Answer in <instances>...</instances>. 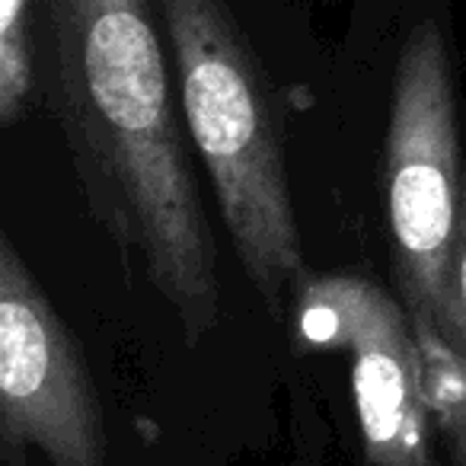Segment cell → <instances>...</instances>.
<instances>
[{
  "label": "cell",
  "instance_id": "cell-1",
  "mask_svg": "<svg viewBox=\"0 0 466 466\" xmlns=\"http://www.w3.org/2000/svg\"><path fill=\"white\" fill-rule=\"evenodd\" d=\"M157 14V0H35L39 80L99 227L198 342L218 323V249Z\"/></svg>",
  "mask_w": 466,
  "mask_h": 466
},
{
  "label": "cell",
  "instance_id": "cell-2",
  "mask_svg": "<svg viewBox=\"0 0 466 466\" xmlns=\"http://www.w3.org/2000/svg\"><path fill=\"white\" fill-rule=\"evenodd\" d=\"M173 48L182 116L214 182L220 214L272 317L304 288L285 144L266 80L224 0H157Z\"/></svg>",
  "mask_w": 466,
  "mask_h": 466
},
{
  "label": "cell",
  "instance_id": "cell-3",
  "mask_svg": "<svg viewBox=\"0 0 466 466\" xmlns=\"http://www.w3.org/2000/svg\"><path fill=\"white\" fill-rule=\"evenodd\" d=\"M383 186L393 268L425 361L428 406L434 402L453 431L466 412V361L453 300L463 179L451 65L434 23L415 26L396 61Z\"/></svg>",
  "mask_w": 466,
  "mask_h": 466
},
{
  "label": "cell",
  "instance_id": "cell-4",
  "mask_svg": "<svg viewBox=\"0 0 466 466\" xmlns=\"http://www.w3.org/2000/svg\"><path fill=\"white\" fill-rule=\"evenodd\" d=\"M0 441L10 460L42 451L52 466H106L109 457L84 351L7 233L0 237Z\"/></svg>",
  "mask_w": 466,
  "mask_h": 466
},
{
  "label": "cell",
  "instance_id": "cell-5",
  "mask_svg": "<svg viewBox=\"0 0 466 466\" xmlns=\"http://www.w3.org/2000/svg\"><path fill=\"white\" fill-rule=\"evenodd\" d=\"M300 329L351 351L364 457L370 466H441L431 451L425 361L402 307L368 279H307Z\"/></svg>",
  "mask_w": 466,
  "mask_h": 466
},
{
  "label": "cell",
  "instance_id": "cell-6",
  "mask_svg": "<svg viewBox=\"0 0 466 466\" xmlns=\"http://www.w3.org/2000/svg\"><path fill=\"white\" fill-rule=\"evenodd\" d=\"M39 86L35 0H0V122L14 128Z\"/></svg>",
  "mask_w": 466,
  "mask_h": 466
},
{
  "label": "cell",
  "instance_id": "cell-7",
  "mask_svg": "<svg viewBox=\"0 0 466 466\" xmlns=\"http://www.w3.org/2000/svg\"><path fill=\"white\" fill-rule=\"evenodd\" d=\"M453 300H457L460 339H463V361H466V169H463V205H460V233H457V256H453ZM453 466H466V412L451 431Z\"/></svg>",
  "mask_w": 466,
  "mask_h": 466
}]
</instances>
